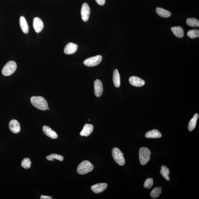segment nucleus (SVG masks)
I'll list each match as a JSON object with an SVG mask.
<instances>
[{
    "instance_id": "obj_8",
    "label": "nucleus",
    "mask_w": 199,
    "mask_h": 199,
    "mask_svg": "<svg viewBox=\"0 0 199 199\" xmlns=\"http://www.w3.org/2000/svg\"><path fill=\"white\" fill-rule=\"evenodd\" d=\"M103 88L102 82L99 79H96L94 82V92L97 97H100L103 92Z\"/></svg>"
},
{
    "instance_id": "obj_23",
    "label": "nucleus",
    "mask_w": 199,
    "mask_h": 199,
    "mask_svg": "<svg viewBox=\"0 0 199 199\" xmlns=\"http://www.w3.org/2000/svg\"><path fill=\"white\" fill-rule=\"evenodd\" d=\"M186 23L187 25L192 27H199V22L198 20L195 18H187L186 21Z\"/></svg>"
},
{
    "instance_id": "obj_22",
    "label": "nucleus",
    "mask_w": 199,
    "mask_h": 199,
    "mask_svg": "<svg viewBox=\"0 0 199 199\" xmlns=\"http://www.w3.org/2000/svg\"><path fill=\"white\" fill-rule=\"evenodd\" d=\"M160 173L165 179L167 181H169L170 178L169 175L170 174V171L169 169L166 166L164 165L161 166Z\"/></svg>"
},
{
    "instance_id": "obj_15",
    "label": "nucleus",
    "mask_w": 199,
    "mask_h": 199,
    "mask_svg": "<svg viewBox=\"0 0 199 199\" xmlns=\"http://www.w3.org/2000/svg\"><path fill=\"white\" fill-rule=\"evenodd\" d=\"M43 132L46 135L53 139H55L58 137L57 133L47 126H43Z\"/></svg>"
},
{
    "instance_id": "obj_19",
    "label": "nucleus",
    "mask_w": 199,
    "mask_h": 199,
    "mask_svg": "<svg viewBox=\"0 0 199 199\" xmlns=\"http://www.w3.org/2000/svg\"><path fill=\"white\" fill-rule=\"evenodd\" d=\"M161 134L158 130H153L146 133L145 137L148 138H157L161 137Z\"/></svg>"
},
{
    "instance_id": "obj_28",
    "label": "nucleus",
    "mask_w": 199,
    "mask_h": 199,
    "mask_svg": "<svg viewBox=\"0 0 199 199\" xmlns=\"http://www.w3.org/2000/svg\"><path fill=\"white\" fill-rule=\"evenodd\" d=\"M153 184V180L152 178H148L145 181L144 183V187L148 189L152 187Z\"/></svg>"
},
{
    "instance_id": "obj_7",
    "label": "nucleus",
    "mask_w": 199,
    "mask_h": 199,
    "mask_svg": "<svg viewBox=\"0 0 199 199\" xmlns=\"http://www.w3.org/2000/svg\"><path fill=\"white\" fill-rule=\"evenodd\" d=\"M81 14L83 21L87 22L89 19L90 14V7L88 4L84 3L83 4L81 10Z\"/></svg>"
},
{
    "instance_id": "obj_29",
    "label": "nucleus",
    "mask_w": 199,
    "mask_h": 199,
    "mask_svg": "<svg viewBox=\"0 0 199 199\" xmlns=\"http://www.w3.org/2000/svg\"><path fill=\"white\" fill-rule=\"evenodd\" d=\"M95 1L99 5L101 6L103 5L105 3V0H95Z\"/></svg>"
},
{
    "instance_id": "obj_21",
    "label": "nucleus",
    "mask_w": 199,
    "mask_h": 199,
    "mask_svg": "<svg viewBox=\"0 0 199 199\" xmlns=\"http://www.w3.org/2000/svg\"><path fill=\"white\" fill-rule=\"evenodd\" d=\"M198 114L196 113L194 116L193 117L191 120L188 124V129L190 131H191L196 128V125L197 121L198 118Z\"/></svg>"
},
{
    "instance_id": "obj_26",
    "label": "nucleus",
    "mask_w": 199,
    "mask_h": 199,
    "mask_svg": "<svg viewBox=\"0 0 199 199\" xmlns=\"http://www.w3.org/2000/svg\"><path fill=\"white\" fill-rule=\"evenodd\" d=\"M187 36L190 38L194 39L198 38L199 37V30H198L193 29L188 31Z\"/></svg>"
},
{
    "instance_id": "obj_9",
    "label": "nucleus",
    "mask_w": 199,
    "mask_h": 199,
    "mask_svg": "<svg viewBox=\"0 0 199 199\" xmlns=\"http://www.w3.org/2000/svg\"><path fill=\"white\" fill-rule=\"evenodd\" d=\"M33 26L37 33H40L43 28V23L40 18L36 17L33 19Z\"/></svg>"
},
{
    "instance_id": "obj_20",
    "label": "nucleus",
    "mask_w": 199,
    "mask_h": 199,
    "mask_svg": "<svg viewBox=\"0 0 199 199\" xmlns=\"http://www.w3.org/2000/svg\"><path fill=\"white\" fill-rule=\"evenodd\" d=\"M113 79L114 85L116 88H119L120 86V77L118 69L114 70Z\"/></svg>"
},
{
    "instance_id": "obj_31",
    "label": "nucleus",
    "mask_w": 199,
    "mask_h": 199,
    "mask_svg": "<svg viewBox=\"0 0 199 199\" xmlns=\"http://www.w3.org/2000/svg\"><path fill=\"white\" fill-rule=\"evenodd\" d=\"M47 110H49V108L48 107V108H47Z\"/></svg>"
},
{
    "instance_id": "obj_4",
    "label": "nucleus",
    "mask_w": 199,
    "mask_h": 199,
    "mask_svg": "<svg viewBox=\"0 0 199 199\" xmlns=\"http://www.w3.org/2000/svg\"><path fill=\"white\" fill-rule=\"evenodd\" d=\"M17 68V64L13 61H9L5 64L2 69V74L4 76L11 75L15 72Z\"/></svg>"
},
{
    "instance_id": "obj_12",
    "label": "nucleus",
    "mask_w": 199,
    "mask_h": 199,
    "mask_svg": "<svg viewBox=\"0 0 199 199\" xmlns=\"http://www.w3.org/2000/svg\"><path fill=\"white\" fill-rule=\"evenodd\" d=\"M78 45L75 43H69L66 45L64 52L66 54L70 55L75 53L77 50Z\"/></svg>"
},
{
    "instance_id": "obj_1",
    "label": "nucleus",
    "mask_w": 199,
    "mask_h": 199,
    "mask_svg": "<svg viewBox=\"0 0 199 199\" xmlns=\"http://www.w3.org/2000/svg\"><path fill=\"white\" fill-rule=\"evenodd\" d=\"M30 101L33 106L41 110H45L48 107L47 101L42 97L33 96Z\"/></svg>"
},
{
    "instance_id": "obj_16",
    "label": "nucleus",
    "mask_w": 199,
    "mask_h": 199,
    "mask_svg": "<svg viewBox=\"0 0 199 199\" xmlns=\"http://www.w3.org/2000/svg\"><path fill=\"white\" fill-rule=\"evenodd\" d=\"M20 25L21 28L25 34L28 32L29 27L25 18L23 16H21L20 18Z\"/></svg>"
},
{
    "instance_id": "obj_14",
    "label": "nucleus",
    "mask_w": 199,
    "mask_h": 199,
    "mask_svg": "<svg viewBox=\"0 0 199 199\" xmlns=\"http://www.w3.org/2000/svg\"><path fill=\"white\" fill-rule=\"evenodd\" d=\"M93 126L92 124H85L80 135L82 136H88L92 134L93 130Z\"/></svg>"
},
{
    "instance_id": "obj_30",
    "label": "nucleus",
    "mask_w": 199,
    "mask_h": 199,
    "mask_svg": "<svg viewBox=\"0 0 199 199\" xmlns=\"http://www.w3.org/2000/svg\"><path fill=\"white\" fill-rule=\"evenodd\" d=\"M41 199H53V198L51 196H41L40 197Z\"/></svg>"
},
{
    "instance_id": "obj_6",
    "label": "nucleus",
    "mask_w": 199,
    "mask_h": 199,
    "mask_svg": "<svg viewBox=\"0 0 199 199\" xmlns=\"http://www.w3.org/2000/svg\"><path fill=\"white\" fill-rule=\"evenodd\" d=\"M102 57L100 55L88 58L84 60V64L85 65L89 67L96 66L100 63L102 61Z\"/></svg>"
},
{
    "instance_id": "obj_18",
    "label": "nucleus",
    "mask_w": 199,
    "mask_h": 199,
    "mask_svg": "<svg viewBox=\"0 0 199 199\" xmlns=\"http://www.w3.org/2000/svg\"><path fill=\"white\" fill-rule=\"evenodd\" d=\"M156 11L158 15L161 17L167 18L171 15V12L162 8L157 7Z\"/></svg>"
},
{
    "instance_id": "obj_2",
    "label": "nucleus",
    "mask_w": 199,
    "mask_h": 199,
    "mask_svg": "<svg viewBox=\"0 0 199 199\" xmlns=\"http://www.w3.org/2000/svg\"><path fill=\"white\" fill-rule=\"evenodd\" d=\"M93 169L94 166L89 161H84L79 165L77 171L79 174L84 175L92 171Z\"/></svg>"
},
{
    "instance_id": "obj_13",
    "label": "nucleus",
    "mask_w": 199,
    "mask_h": 199,
    "mask_svg": "<svg viewBox=\"0 0 199 199\" xmlns=\"http://www.w3.org/2000/svg\"><path fill=\"white\" fill-rule=\"evenodd\" d=\"M107 187V184L100 183L94 184L91 187V189L95 193L98 194L104 191Z\"/></svg>"
},
{
    "instance_id": "obj_3",
    "label": "nucleus",
    "mask_w": 199,
    "mask_h": 199,
    "mask_svg": "<svg viewBox=\"0 0 199 199\" xmlns=\"http://www.w3.org/2000/svg\"><path fill=\"white\" fill-rule=\"evenodd\" d=\"M151 153L150 150L146 147H142L139 151L140 161L142 165H146L150 159Z\"/></svg>"
},
{
    "instance_id": "obj_27",
    "label": "nucleus",
    "mask_w": 199,
    "mask_h": 199,
    "mask_svg": "<svg viewBox=\"0 0 199 199\" xmlns=\"http://www.w3.org/2000/svg\"><path fill=\"white\" fill-rule=\"evenodd\" d=\"M31 161L28 158H24L22 161L21 166L25 169H28L31 167Z\"/></svg>"
},
{
    "instance_id": "obj_24",
    "label": "nucleus",
    "mask_w": 199,
    "mask_h": 199,
    "mask_svg": "<svg viewBox=\"0 0 199 199\" xmlns=\"http://www.w3.org/2000/svg\"><path fill=\"white\" fill-rule=\"evenodd\" d=\"M47 160L49 161H54V159L58 160L60 161H63L64 160V157L62 155L57 154H51L48 156L46 157Z\"/></svg>"
},
{
    "instance_id": "obj_5",
    "label": "nucleus",
    "mask_w": 199,
    "mask_h": 199,
    "mask_svg": "<svg viewBox=\"0 0 199 199\" xmlns=\"http://www.w3.org/2000/svg\"><path fill=\"white\" fill-rule=\"evenodd\" d=\"M112 154L115 160L118 164L123 166L125 163V160L123 156L124 153H122L119 148H114L112 151Z\"/></svg>"
},
{
    "instance_id": "obj_25",
    "label": "nucleus",
    "mask_w": 199,
    "mask_h": 199,
    "mask_svg": "<svg viewBox=\"0 0 199 199\" xmlns=\"http://www.w3.org/2000/svg\"><path fill=\"white\" fill-rule=\"evenodd\" d=\"M161 189L162 188L161 186L154 188L151 193L150 195L151 197L153 198H156L158 197L161 193Z\"/></svg>"
},
{
    "instance_id": "obj_10",
    "label": "nucleus",
    "mask_w": 199,
    "mask_h": 199,
    "mask_svg": "<svg viewBox=\"0 0 199 199\" xmlns=\"http://www.w3.org/2000/svg\"><path fill=\"white\" fill-rule=\"evenodd\" d=\"M9 128L11 131L14 134H17L20 131V126L19 122L16 120H12L9 123Z\"/></svg>"
},
{
    "instance_id": "obj_17",
    "label": "nucleus",
    "mask_w": 199,
    "mask_h": 199,
    "mask_svg": "<svg viewBox=\"0 0 199 199\" xmlns=\"http://www.w3.org/2000/svg\"><path fill=\"white\" fill-rule=\"evenodd\" d=\"M174 35L178 38H182L184 36V30L181 27L175 26L171 28Z\"/></svg>"
},
{
    "instance_id": "obj_11",
    "label": "nucleus",
    "mask_w": 199,
    "mask_h": 199,
    "mask_svg": "<svg viewBox=\"0 0 199 199\" xmlns=\"http://www.w3.org/2000/svg\"><path fill=\"white\" fill-rule=\"evenodd\" d=\"M130 84L136 87H141L145 84V82L142 79L138 77L132 76L129 79Z\"/></svg>"
}]
</instances>
